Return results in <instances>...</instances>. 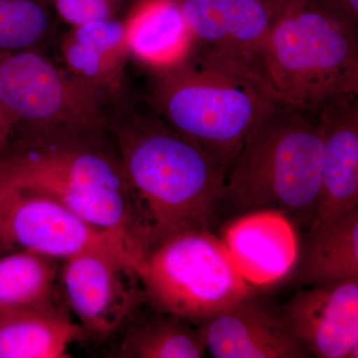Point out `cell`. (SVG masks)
Masks as SVG:
<instances>
[{
  "label": "cell",
  "instance_id": "cell-1",
  "mask_svg": "<svg viewBox=\"0 0 358 358\" xmlns=\"http://www.w3.org/2000/svg\"><path fill=\"white\" fill-rule=\"evenodd\" d=\"M131 190L145 256L186 230L210 229L218 217L227 171L157 114H108Z\"/></svg>",
  "mask_w": 358,
  "mask_h": 358
},
{
  "label": "cell",
  "instance_id": "cell-2",
  "mask_svg": "<svg viewBox=\"0 0 358 358\" xmlns=\"http://www.w3.org/2000/svg\"><path fill=\"white\" fill-rule=\"evenodd\" d=\"M0 179L43 193L126 247L136 268L145 256L131 190L109 128L14 136L0 154Z\"/></svg>",
  "mask_w": 358,
  "mask_h": 358
},
{
  "label": "cell",
  "instance_id": "cell-3",
  "mask_svg": "<svg viewBox=\"0 0 358 358\" xmlns=\"http://www.w3.org/2000/svg\"><path fill=\"white\" fill-rule=\"evenodd\" d=\"M322 159L317 115L278 102L228 171L218 215L275 213L305 235L317 217Z\"/></svg>",
  "mask_w": 358,
  "mask_h": 358
},
{
  "label": "cell",
  "instance_id": "cell-4",
  "mask_svg": "<svg viewBox=\"0 0 358 358\" xmlns=\"http://www.w3.org/2000/svg\"><path fill=\"white\" fill-rule=\"evenodd\" d=\"M154 73L155 114L227 173L250 131L279 102L255 72L196 46L180 64Z\"/></svg>",
  "mask_w": 358,
  "mask_h": 358
},
{
  "label": "cell",
  "instance_id": "cell-5",
  "mask_svg": "<svg viewBox=\"0 0 358 358\" xmlns=\"http://www.w3.org/2000/svg\"><path fill=\"white\" fill-rule=\"evenodd\" d=\"M257 72L279 102L317 115L358 95L357 28L308 0H291L278 7Z\"/></svg>",
  "mask_w": 358,
  "mask_h": 358
},
{
  "label": "cell",
  "instance_id": "cell-6",
  "mask_svg": "<svg viewBox=\"0 0 358 358\" xmlns=\"http://www.w3.org/2000/svg\"><path fill=\"white\" fill-rule=\"evenodd\" d=\"M136 274L150 307L195 324L253 294L227 245L207 228L167 238Z\"/></svg>",
  "mask_w": 358,
  "mask_h": 358
},
{
  "label": "cell",
  "instance_id": "cell-7",
  "mask_svg": "<svg viewBox=\"0 0 358 358\" xmlns=\"http://www.w3.org/2000/svg\"><path fill=\"white\" fill-rule=\"evenodd\" d=\"M0 103L14 136L108 128L105 96L38 49L0 50Z\"/></svg>",
  "mask_w": 358,
  "mask_h": 358
},
{
  "label": "cell",
  "instance_id": "cell-8",
  "mask_svg": "<svg viewBox=\"0 0 358 358\" xmlns=\"http://www.w3.org/2000/svg\"><path fill=\"white\" fill-rule=\"evenodd\" d=\"M61 292L85 336L121 331L145 303L133 263L115 249H92L62 261Z\"/></svg>",
  "mask_w": 358,
  "mask_h": 358
},
{
  "label": "cell",
  "instance_id": "cell-9",
  "mask_svg": "<svg viewBox=\"0 0 358 358\" xmlns=\"http://www.w3.org/2000/svg\"><path fill=\"white\" fill-rule=\"evenodd\" d=\"M101 248L122 252L136 268L126 247L108 231L49 195L15 189L0 226V254L20 250L62 262Z\"/></svg>",
  "mask_w": 358,
  "mask_h": 358
},
{
  "label": "cell",
  "instance_id": "cell-10",
  "mask_svg": "<svg viewBox=\"0 0 358 358\" xmlns=\"http://www.w3.org/2000/svg\"><path fill=\"white\" fill-rule=\"evenodd\" d=\"M279 310L312 357H358V278L305 287Z\"/></svg>",
  "mask_w": 358,
  "mask_h": 358
},
{
  "label": "cell",
  "instance_id": "cell-11",
  "mask_svg": "<svg viewBox=\"0 0 358 358\" xmlns=\"http://www.w3.org/2000/svg\"><path fill=\"white\" fill-rule=\"evenodd\" d=\"M176 1L194 46L232 59L258 75L261 51L278 14L273 0Z\"/></svg>",
  "mask_w": 358,
  "mask_h": 358
},
{
  "label": "cell",
  "instance_id": "cell-12",
  "mask_svg": "<svg viewBox=\"0 0 358 358\" xmlns=\"http://www.w3.org/2000/svg\"><path fill=\"white\" fill-rule=\"evenodd\" d=\"M214 358H308L280 313L253 298L233 303L196 324Z\"/></svg>",
  "mask_w": 358,
  "mask_h": 358
},
{
  "label": "cell",
  "instance_id": "cell-13",
  "mask_svg": "<svg viewBox=\"0 0 358 358\" xmlns=\"http://www.w3.org/2000/svg\"><path fill=\"white\" fill-rule=\"evenodd\" d=\"M317 117L324 159L319 207L310 230L358 208V95L336 99L322 108Z\"/></svg>",
  "mask_w": 358,
  "mask_h": 358
},
{
  "label": "cell",
  "instance_id": "cell-14",
  "mask_svg": "<svg viewBox=\"0 0 358 358\" xmlns=\"http://www.w3.org/2000/svg\"><path fill=\"white\" fill-rule=\"evenodd\" d=\"M66 69L101 95H117L129 58L124 20L72 26L61 43Z\"/></svg>",
  "mask_w": 358,
  "mask_h": 358
},
{
  "label": "cell",
  "instance_id": "cell-15",
  "mask_svg": "<svg viewBox=\"0 0 358 358\" xmlns=\"http://www.w3.org/2000/svg\"><path fill=\"white\" fill-rule=\"evenodd\" d=\"M124 23L129 57L152 72L180 64L194 46L176 0H140Z\"/></svg>",
  "mask_w": 358,
  "mask_h": 358
},
{
  "label": "cell",
  "instance_id": "cell-16",
  "mask_svg": "<svg viewBox=\"0 0 358 358\" xmlns=\"http://www.w3.org/2000/svg\"><path fill=\"white\" fill-rule=\"evenodd\" d=\"M86 338L65 310L20 308L0 312V358H68Z\"/></svg>",
  "mask_w": 358,
  "mask_h": 358
},
{
  "label": "cell",
  "instance_id": "cell-17",
  "mask_svg": "<svg viewBox=\"0 0 358 358\" xmlns=\"http://www.w3.org/2000/svg\"><path fill=\"white\" fill-rule=\"evenodd\" d=\"M305 235L296 284L319 286L358 278V208Z\"/></svg>",
  "mask_w": 358,
  "mask_h": 358
},
{
  "label": "cell",
  "instance_id": "cell-18",
  "mask_svg": "<svg viewBox=\"0 0 358 358\" xmlns=\"http://www.w3.org/2000/svg\"><path fill=\"white\" fill-rule=\"evenodd\" d=\"M60 261L30 252L0 254V312L20 308L65 310Z\"/></svg>",
  "mask_w": 358,
  "mask_h": 358
},
{
  "label": "cell",
  "instance_id": "cell-19",
  "mask_svg": "<svg viewBox=\"0 0 358 358\" xmlns=\"http://www.w3.org/2000/svg\"><path fill=\"white\" fill-rule=\"evenodd\" d=\"M150 308L152 312L148 317L138 319L134 315L126 324V334L117 348V357H205L206 346L196 324L178 315Z\"/></svg>",
  "mask_w": 358,
  "mask_h": 358
},
{
  "label": "cell",
  "instance_id": "cell-20",
  "mask_svg": "<svg viewBox=\"0 0 358 358\" xmlns=\"http://www.w3.org/2000/svg\"><path fill=\"white\" fill-rule=\"evenodd\" d=\"M267 213L241 217L228 231L225 244L247 280L268 281L281 275L291 263L289 243L282 244V223L279 229L266 228Z\"/></svg>",
  "mask_w": 358,
  "mask_h": 358
},
{
  "label": "cell",
  "instance_id": "cell-21",
  "mask_svg": "<svg viewBox=\"0 0 358 358\" xmlns=\"http://www.w3.org/2000/svg\"><path fill=\"white\" fill-rule=\"evenodd\" d=\"M50 0H0V50L38 49L50 37Z\"/></svg>",
  "mask_w": 358,
  "mask_h": 358
},
{
  "label": "cell",
  "instance_id": "cell-22",
  "mask_svg": "<svg viewBox=\"0 0 358 358\" xmlns=\"http://www.w3.org/2000/svg\"><path fill=\"white\" fill-rule=\"evenodd\" d=\"M59 17L72 26L117 18L124 0H50Z\"/></svg>",
  "mask_w": 358,
  "mask_h": 358
},
{
  "label": "cell",
  "instance_id": "cell-23",
  "mask_svg": "<svg viewBox=\"0 0 358 358\" xmlns=\"http://www.w3.org/2000/svg\"><path fill=\"white\" fill-rule=\"evenodd\" d=\"M334 14L352 27L358 28V0H308Z\"/></svg>",
  "mask_w": 358,
  "mask_h": 358
},
{
  "label": "cell",
  "instance_id": "cell-24",
  "mask_svg": "<svg viewBox=\"0 0 358 358\" xmlns=\"http://www.w3.org/2000/svg\"><path fill=\"white\" fill-rule=\"evenodd\" d=\"M14 136V126L10 117L0 103V154L8 145Z\"/></svg>",
  "mask_w": 358,
  "mask_h": 358
},
{
  "label": "cell",
  "instance_id": "cell-25",
  "mask_svg": "<svg viewBox=\"0 0 358 358\" xmlns=\"http://www.w3.org/2000/svg\"><path fill=\"white\" fill-rule=\"evenodd\" d=\"M14 192H15V188L7 185L0 179V226H1L2 219H3L7 206H8Z\"/></svg>",
  "mask_w": 358,
  "mask_h": 358
},
{
  "label": "cell",
  "instance_id": "cell-26",
  "mask_svg": "<svg viewBox=\"0 0 358 358\" xmlns=\"http://www.w3.org/2000/svg\"><path fill=\"white\" fill-rule=\"evenodd\" d=\"M275 2V6L278 7L282 6V4L287 3V2L291 1V0H273Z\"/></svg>",
  "mask_w": 358,
  "mask_h": 358
}]
</instances>
